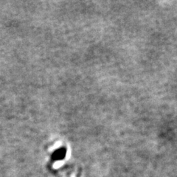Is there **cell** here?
I'll use <instances>...</instances> for the list:
<instances>
[{"label": "cell", "instance_id": "cell-1", "mask_svg": "<svg viewBox=\"0 0 177 177\" xmlns=\"http://www.w3.org/2000/svg\"><path fill=\"white\" fill-rule=\"evenodd\" d=\"M66 156V150L64 149H58L53 155V159L55 160H61Z\"/></svg>", "mask_w": 177, "mask_h": 177}]
</instances>
